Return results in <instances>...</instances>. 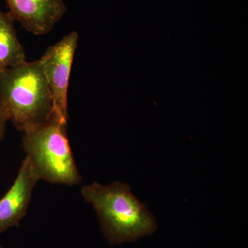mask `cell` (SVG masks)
Here are the masks:
<instances>
[{
    "label": "cell",
    "mask_w": 248,
    "mask_h": 248,
    "mask_svg": "<svg viewBox=\"0 0 248 248\" xmlns=\"http://www.w3.org/2000/svg\"><path fill=\"white\" fill-rule=\"evenodd\" d=\"M67 122L55 112L45 124L24 133L22 145L39 179L75 186L81 181L67 138Z\"/></svg>",
    "instance_id": "3"
},
{
    "label": "cell",
    "mask_w": 248,
    "mask_h": 248,
    "mask_svg": "<svg viewBox=\"0 0 248 248\" xmlns=\"http://www.w3.org/2000/svg\"><path fill=\"white\" fill-rule=\"evenodd\" d=\"M15 21L35 35L51 31L66 12L63 0H6Z\"/></svg>",
    "instance_id": "5"
},
{
    "label": "cell",
    "mask_w": 248,
    "mask_h": 248,
    "mask_svg": "<svg viewBox=\"0 0 248 248\" xmlns=\"http://www.w3.org/2000/svg\"><path fill=\"white\" fill-rule=\"evenodd\" d=\"M8 120H9V118L4 110L0 111V142L4 138L5 128H6V124Z\"/></svg>",
    "instance_id": "8"
},
{
    "label": "cell",
    "mask_w": 248,
    "mask_h": 248,
    "mask_svg": "<svg viewBox=\"0 0 248 248\" xmlns=\"http://www.w3.org/2000/svg\"><path fill=\"white\" fill-rule=\"evenodd\" d=\"M2 110V102H1V92H0V111Z\"/></svg>",
    "instance_id": "9"
},
{
    "label": "cell",
    "mask_w": 248,
    "mask_h": 248,
    "mask_svg": "<svg viewBox=\"0 0 248 248\" xmlns=\"http://www.w3.org/2000/svg\"><path fill=\"white\" fill-rule=\"evenodd\" d=\"M14 19L0 11V71L26 63L24 48L17 37Z\"/></svg>",
    "instance_id": "7"
},
{
    "label": "cell",
    "mask_w": 248,
    "mask_h": 248,
    "mask_svg": "<svg viewBox=\"0 0 248 248\" xmlns=\"http://www.w3.org/2000/svg\"><path fill=\"white\" fill-rule=\"evenodd\" d=\"M79 34L73 31L47 49L40 59L53 98L54 112L68 122V89Z\"/></svg>",
    "instance_id": "4"
},
{
    "label": "cell",
    "mask_w": 248,
    "mask_h": 248,
    "mask_svg": "<svg viewBox=\"0 0 248 248\" xmlns=\"http://www.w3.org/2000/svg\"><path fill=\"white\" fill-rule=\"evenodd\" d=\"M0 92L9 120L24 133L43 125L54 113L40 60L0 71Z\"/></svg>",
    "instance_id": "2"
},
{
    "label": "cell",
    "mask_w": 248,
    "mask_h": 248,
    "mask_svg": "<svg viewBox=\"0 0 248 248\" xmlns=\"http://www.w3.org/2000/svg\"><path fill=\"white\" fill-rule=\"evenodd\" d=\"M0 248H4V247H3L2 246H1V244H0Z\"/></svg>",
    "instance_id": "10"
},
{
    "label": "cell",
    "mask_w": 248,
    "mask_h": 248,
    "mask_svg": "<svg viewBox=\"0 0 248 248\" xmlns=\"http://www.w3.org/2000/svg\"><path fill=\"white\" fill-rule=\"evenodd\" d=\"M81 192L97 213L103 234L110 244L133 242L157 228L154 217L126 183L104 186L94 182L84 186Z\"/></svg>",
    "instance_id": "1"
},
{
    "label": "cell",
    "mask_w": 248,
    "mask_h": 248,
    "mask_svg": "<svg viewBox=\"0 0 248 248\" xmlns=\"http://www.w3.org/2000/svg\"><path fill=\"white\" fill-rule=\"evenodd\" d=\"M38 180L26 156L14 184L0 200V233L19 226L27 214L32 191Z\"/></svg>",
    "instance_id": "6"
}]
</instances>
